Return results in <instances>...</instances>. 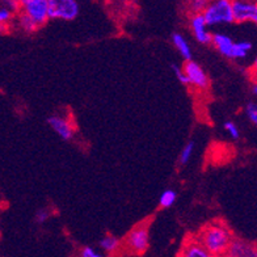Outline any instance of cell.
Returning <instances> with one entry per match:
<instances>
[{
    "mask_svg": "<svg viewBox=\"0 0 257 257\" xmlns=\"http://www.w3.org/2000/svg\"><path fill=\"white\" fill-rule=\"evenodd\" d=\"M194 236L205 249L215 257H223L233 240L232 231L222 220L209 222Z\"/></svg>",
    "mask_w": 257,
    "mask_h": 257,
    "instance_id": "6da1fadb",
    "label": "cell"
},
{
    "mask_svg": "<svg viewBox=\"0 0 257 257\" xmlns=\"http://www.w3.org/2000/svg\"><path fill=\"white\" fill-rule=\"evenodd\" d=\"M210 45H213L214 49L220 55H223L224 58L230 59V61H243L249 55V53L253 49V45L250 41H235L223 32L213 33Z\"/></svg>",
    "mask_w": 257,
    "mask_h": 257,
    "instance_id": "7a4b0ae2",
    "label": "cell"
},
{
    "mask_svg": "<svg viewBox=\"0 0 257 257\" xmlns=\"http://www.w3.org/2000/svg\"><path fill=\"white\" fill-rule=\"evenodd\" d=\"M201 14L210 28L233 24L232 0H207Z\"/></svg>",
    "mask_w": 257,
    "mask_h": 257,
    "instance_id": "3957f363",
    "label": "cell"
},
{
    "mask_svg": "<svg viewBox=\"0 0 257 257\" xmlns=\"http://www.w3.org/2000/svg\"><path fill=\"white\" fill-rule=\"evenodd\" d=\"M184 74L186 76V85L192 87L194 91L203 93L210 88V78L205 68L196 61H185L183 64Z\"/></svg>",
    "mask_w": 257,
    "mask_h": 257,
    "instance_id": "277c9868",
    "label": "cell"
},
{
    "mask_svg": "<svg viewBox=\"0 0 257 257\" xmlns=\"http://www.w3.org/2000/svg\"><path fill=\"white\" fill-rule=\"evenodd\" d=\"M48 7L50 20L72 21L80 12L78 0H48Z\"/></svg>",
    "mask_w": 257,
    "mask_h": 257,
    "instance_id": "5b68a950",
    "label": "cell"
},
{
    "mask_svg": "<svg viewBox=\"0 0 257 257\" xmlns=\"http://www.w3.org/2000/svg\"><path fill=\"white\" fill-rule=\"evenodd\" d=\"M126 249L133 254H143L150 247L149 224L141 223L136 226L125 237Z\"/></svg>",
    "mask_w": 257,
    "mask_h": 257,
    "instance_id": "8992f818",
    "label": "cell"
},
{
    "mask_svg": "<svg viewBox=\"0 0 257 257\" xmlns=\"http://www.w3.org/2000/svg\"><path fill=\"white\" fill-rule=\"evenodd\" d=\"M233 23L257 27V0H232Z\"/></svg>",
    "mask_w": 257,
    "mask_h": 257,
    "instance_id": "52a82bcc",
    "label": "cell"
},
{
    "mask_svg": "<svg viewBox=\"0 0 257 257\" xmlns=\"http://www.w3.org/2000/svg\"><path fill=\"white\" fill-rule=\"evenodd\" d=\"M20 12L27 15L34 24L37 25L38 29L48 24L50 20L49 16V7L48 0H32L29 3H25L20 6Z\"/></svg>",
    "mask_w": 257,
    "mask_h": 257,
    "instance_id": "ba28073f",
    "label": "cell"
},
{
    "mask_svg": "<svg viewBox=\"0 0 257 257\" xmlns=\"http://www.w3.org/2000/svg\"><path fill=\"white\" fill-rule=\"evenodd\" d=\"M48 123L53 130L58 134V137L66 142L72 141L76 134V126H75L74 121L71 117H68L66 114H51L48 119Z\"/></svg>",
    "mask_w": 257,
    "mask_h": 257,
    "instance_id": "9c48e42d",
    "label": "cell"
},
{
    "mask_svg": "<svg viewBox=\"0 0 257 257\" xmlns=\"http://www.w3.org/2000/svg\"><path fill=\"white\" fill-rule=\"evenodd\" d=\"M188 27L194 40L201 45H210L213 33L202 14H188Z\"/></svg>",
    "mask_w": 257,
    "mask_h": 257,
    "instance_id": "30bf717a",
    "label": "cell"
},
{
    "mask_svg": "<svg viewBox=\"0 0 257 257\" xmlns=\"http://www.w3.org/2000/svg\"><path fill=\"white\" fill-rule=\"evenodd\" d=\"M223 257H257V243L233 237Z\"/></svg>",
    "mask_w": 257,
    "mask_h": 257,
    "instance_id": "8fae6325",
    "label": "cell"
},
{
    "mask_svg": "<svg viewBox=\"0 0 257 257\" xmlns=\"http://www.w3.org/2000/svg\"><path fill=\"white\" fill-rule=\"evenodd\" d=\"M177 257H215L209 250L202 247V244L197 240L196 236L186 237L180 248Z\"/></svg>",
    "mask_w": 257,
    "mask_h": 257,
    "instance_id": "7c38bea8",
    "label": "cell"
},
{
    "mask_svg": "<svg viewBox=\"0 0 257 257\" xmlns=\"http://www.w3.org/2000/svg\"><path fill=\"white\" fill-rule=\"evenodd\" d=\"M171 41H172V45L175 46L177 53L181 55V58H183L184 61H190V59H193L192 46H190L189 41L186 40L184 34L173 33Z\"/></svg>",
    "mask_w": 257,
    "mask_h": 257,
    "instance_id": "4fadbf2b",
    "label": "cell"
},
{
    "mask_svg": "<svg viewBox=\"0 0 257 257\" xmlns=\"http://www.w3.org/2000/svg\"><path fill=\"white\" fill-rule=\"evenodd\" d=\"M14 29H17V31H20L21 33L24 34H33L38 31V27L34 24L27 15H24L20 11H17L16 15H15Z\"/></svg>",
    "mask_w": 257,
    "mask_h": 257,
    "instance_id": "5bb4252c",
    "label": "cell"
},
{
    "mask_svg": "<svg viewBox=\"0 0 257 257\" xmlns=\"http://www.w3.org/2000/svg\"><path fill=\"white\" fill-rule=\"evenodd\" d=\"M15 15V11L0 4V34H6L14 29Z\"/></svg>",
    "mask_w": 257,
    "mask_h": 257,
    "instance_id": "9a60e30c",
    "label": "cell"
},
{
    "mask_svg": "<svg viewBox=\"0 0 257 257\" xmlns=\"http://www.w3.org/2000/svg\"><path fill=\"white\" fill-rule=\"evenodd\" d=\"M98 245H100V249L104 253H115V252L119 250L122 243L118 237L113 236V235H105L101 240H100Z\"/></svg>",
    "mask_w": 257,
    "mask_h": 257,
    "instance_id": "2e32d148",
    "label": "cell"
},
{
    "mask_svg": "<svg viewBox=\"0 0 257 257\" xmlns=\"http://www.w3.org/2000/svg\"><path fill=\"white\" fill-rule=\"evenodd\" d=\"M177 200V194L173 189H166L159 197V206L162 209H169L175 205Z\"/></svg>",
    "mask_w": 257,
    "mask_h": 257,
    "instance_id": "e0dca14e",
    "label": "cell"
},
{
    "mask_svg": "<svg viewBox=\"0 0 257 257\" xmlns=\"http://www.w3.org/2000/svg\"><path fill=\"white\" fill-rule=\"evenodd\" d=\"M194 149H196V143L194 141H189L181 150V153L179 155V164L180 166H186L192 159L193 154H194Z\"/></svg>",
    "mask_w": 257,
    "mask_h": 257,
    "instance_id": "ac0fdd59",
    "label": "cell"
},
{
    "mask_svg": "<svg viewBox=\"0 0 257 257\" xmlns=\"http://www.w3.org/2000/svg\"><path fill=\"white\" fill-rule=\"evenodd\" d=\"M207 0H185L186 14H201Z\"/></svg>",
    "mask_w": 257,
    "mask_h": 257,
    "instance_id": "d6986e66",
    "label": "cell"
},
{
    "mask_svg": "<svg viewBox=\"0 0 257 257\" xmlns=\"http://www.w3.org/2000/svg\"><path fill=\"white\" fill-rule=\"evenodd\" d=\"M223 127H224V132L228 134V137H230L231 139L236 141V139L240 138V128H239V126H237L233 121L224 122Z\"/></svg>",
    "mask_w": 257,
    "mask_h": 257,
    "instance_id": "ffe728a7",
    "label": "cell"
},
{
    "mask_svg": "<svg viewBox=\"0 0 257 257\" xmlns=\"http://www.w3.org/2000/svg\"><path fill=\"white\" fill-rule=\"evenodd\" d=\"M245 115L254 126H257V102H249L245 106Z\"/></svg>",
    "mask_w": 257,
    "mask_h": 257,
    "instance_id": "44dd1931",
    "label": "cell"
},
{
    "mask_svg": "<svg viewBox=\"0 0 257 257\" xmlns=\"http://www.w3.org/2000/svg\"><path fill=\"white\" fill-rule=\"evenodd\" d=\"M80 257H105L101 249H96L93 247H84L80 250Z\"/></svg>",
    "mask_w": 257,
    "mask_h": 257,
    "instance_id": "7402d4cb",
    "label": "cell"
},
{
    "mask_svg": "<svg viewBox=\"0 0 257 257\" xmlns=\"http://www.w3.org/2000/svg\"><path fill=\"white\" fill-rule=\"evenodd\" d=\"M172 70H173V74H175V76L177 78V80H179L180 83H183L184 85H186V76H185V74H184L183 66H177V64H173Z\"/></svg>",
    "mask_w": 257,
    "mask_h": 257,
    "instance_id": "603a6c76",
    "label": "cell"
},
{
    "mask_svg": "<svg viewBox=\"0 0 257 257\" xmlns=\"http://www.w3.org/2000/svg\"><path fill=\"white\" fill-rule=\"evenodd\" d=\"M50 215H51V213L49 211L48 209H41V210H38L37 214H36V220H37V223L42 224V223H45V222H46L49 218H50Z\"/></svg>",
    "mask_w": 257,
    "mask_h": 257,
    "instance_id": "cb8c5ba5",
    "label": "cell"
},
{
    "mask_svg": "<svg viewBox=\"0 0 257 257\" xmlns=\"http://www.w3.org/2000/svg\"><path fill=\"white\" fill-rule=\"evenodd\" d=\"M0 4L15 11V12L20 10V0H0Z\"/></svg>",
    "mask_w": 257,
    "mask_h": 257,
    "instance_id": "d4e9b609",
    "label": "cell"
},
{
    "mask_svg": "<svg viewBox=\"0 0 257 257\" xmlns=\"http://www.w3.org/2000/svg\"><path fill=\"white\" fill-rule=\"evenodd\" d=\"M248 74H249L250 79H257V55L254 57L253 62L248 68Z\"/></svg>",
    "mask_w": 257,
    "mask_h": 257,
    "instance_id": "484cf974",
    "label": "cell"
},
{
    "mask_svg": "<svg viewBox=\"0 0 257 257\" xmlns=\"http://www.w3.org/2000/svg\"><path fill=\"white\" fill-rule=\"evenodd\" d=\"M252 93L257 98V79H252Z\"/></svg>",
    "mask_w": 257,
    "mask_h": 257,
    "instance_id": "4316f807",
    "label": "cell"
},
{
    "mask_svg": "<svg viewBox=\"0 0 257 257\" xmlns=\"http://www.w3.org/2000/svg\"><path fill=\"white\" fill-rule=\"evenodd\" d=\"M29 2H32V0H20V6H23L25 3H29Z\"/></svg>",
    "mask_w": 257,
    "mask_h": 257,
    "instance_id": "83f0119b",
    "label": "cell"
}]
</instances>
